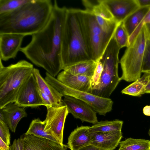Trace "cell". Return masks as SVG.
Masks as SVG:
<instances>
[{"instance_id":"cell-1","label":"cell","mask_w":150,"mask_h":150,"mask_svg":"<svg viewBox=\"0 0 150 150\" xmlns=\"http://www.w3.org/2000/svg\"><path fill=\"white\" fill-rule=\"evenodd\" d=\"M67 10L65 7L59 6L54 0L46 24L32 35L30 42L20 50L33 63L54 77L62 70V36Z\"/></svg>"},{"instance_id":"cell-2","label":"cell","mask_w":150,"mask_h":150,"mask_svg":"<svg viewBox=\"0 0 150 150\" xmlns=\"http://www.w3.org/2000/svg\"><path fill=\"white\" fill-rule=\"evenodd\" d=\"M53 6L51 0H31L14 11L0 14V34L32 35L46 24Z\"/></svg>"},{"instance_id":"cell-3","label":"cell","mask_w":150,"mask_h":150,"mask_svg":"<svg viewBox=\"0 0 150 150\" xmlns=\"http://www.w3.org/2000/svg\"><path fill=\"white\" fill-rule=\"evenodd\" d=\"M62 70L76 64L92 60L76 8L67 10L62 36Z\"/></svg>"},{"instance_id":"cell-4","label":"cell","mask_w":150,"mask_h":150,"mask_svg":"<svg viewBox=\"0 0 150 150\" xmlns=\"http://www.w3.org/2000/svg\"><path fill=\"white\" fill-rule=\"evenodd\" d=\"M34 68L32 64L25 60L4 67L0 59V109L15 102L20 89Z\"/></svg>"},{"instance_id":"cell-5","label":"cell","mask_w":150,"mask_h":150,"mask_svg":"<svg viewBox=\"0 0 150 150\" xmlns=\"http://www.w3.org/2000/svg\"><path fill=\"white\" fill-rule=\"evenodd\" d=\"M120 49L113 35L99 59L103 64V70L99 83L92 88L91 94L109 98L121 81L118 71Z\"/></svg>"},{"instance_id":"cell-6","label":"cell","mask_w":150,"mask_h":150,"mask_svg":"<svg viewBox=\"0 0 150 150\" xmlns=\"http://www.w3.org/2000/svg\"><path fill=\"white\" fill-rule=\"evenodd\" d=\"M76 9L90 57L96 62L100 58L114 34L104 32L92 13L85 10Z\"/></svg>"},{"instance_id":"cell-7","label":"cell","mask_w":150,"mask_h":150,"mask_svg":"<svg viewBox=\"0 0 150 150\" xmlns=\"http://www.w3.org/2000/svg\"><path fill=\"white\" fill-rule=\"evenodd\" d=\"M146 40L143 26L127 47L120 61L122 71L121 80L130 82L141 77Z\"/></svg>"},{"instance_id":"cell-8","label":"cell","mask_w":150,"mask_h":150,"mask_svg":"<svg viewBox=\"0 0 150 150\" xmlns=\"http://www.w3.org/2000/svg\"><path fill=\"white\" fill-rule=\"evenodd\" d=\"M45 79L63 96H70L89 105L97 113L105 115L112 109L113 102L109 98L101 97L85 92L76 90L64 85L47 72Z\"/></svg>"},{"instance_id":"cell-9","label":"cell","mask_w":150,"mask_h":150,"mask_svg":"<svg viewBox=\"0 0 150 150\" xmlns=\"http://www.w3.org/2000/svg\"><path fill=\"white\" fill-rule=\"evenodd\" d=\"M47 112L44 121L45 131L50 134L58 143H63L64 127L66 118L69 113L66 106L54 107L46 106Z\"/></svg>"},{"instance_id":"cell-10","label":"cell","mask_w":150,"mask_h":150,"mask_svg":"<svg viewBox=\"0 0 150 150\" xmlns=\"http://www.w3.org/2000/svg\"><path fill=\"white\" fill-rule=\"evenodd\" d=\"M14 103L25 108L45 105L33 72L20 89Z\"/></svg>"},{"instance_id":"cell-11","label":"cell","mask_w":150,"mask_h":150,"mask_svg":"<svg viewBox=\"0 0 150 150\" xmlns=\"http://www.w3.org/2000/svg\"><path fill=\"white\" fill-rule=\"evenodd\" d=\"M62 101L66 106L69 113L76 119L83 122L95 124L98 122L97 112L86 103L72 96H65Z\"/></svg>"},{"instance_id":"cell-12","label":"cell","mask_w":150,"mask_h":150,"mask_svg":"<svg viewBox=\"0 0 150 150\" xmlns=\"http://www.w3.org/2000/svg\"><path fill=\"white\" fill-rule=\"evenodd\" d=\"M100 0L118 23L123 22L140 7L137 0Z\"/></svg>"},{"instance_id":"cell-13","label":"cell","mask_w":150,"mask_h":150,"mask_svg":"<svg viewBox=\"0 0 150 150\" xmlns=\"http://www.w3.org/2000/svg\"><path fill=\"white\" fill-rule=\"evenodd\" d=\"M25 35L14 33L0 34V59L6 61L14 59L20 51Z\"/></svg>"},{"instance_id":"cell-14","label":"cell","mask_w":150,"mask_h":150,"mask_svg":"<svg viewBox=\"0 0 150 150\" xmlns=\"http://www.w3.org/2000/svg\"><path fill=\"white\" fill-rule=\"evenodd\" d=\"M91 132V144L101 150H114L119 145L122 137V131L106 133Z\"/></svg>"},{"instance_id":"cell-15","label":"cell","mask_w":150,"mask_h":150,"mask_svg":"<svg viewBox=\"0 0 150 150\" xmlns=\"http://www.w3.org/2000/svg\"><path fill=\"white\" fill-rule=\"evenodd\" d=\"M91 77L69 74L64 70L59 73L57 79L66 86L72 89L92 93Z\"/></svg>"},{"instance_id":"cell-16","label":"cell","mask_w":150,"mask_h":150,"mask_svg":"<svg viewBox=\"0 0 150 150\" xmlns=\"http://www.w3.org/2000/svg\"><path fill=\"white\" fill-rule=\"evenodd\" d=\"M24 150H67V145L32 134L23 137Z\"/></svg>"},{"instance_id":"cell-17","label":"cell","mask_w":150,"mask_h":150,"mask_svg":"<svg viewBox=\"0 0 150 150\" xmlns=\"http://www.w3.org/2000/svg\"><path fill=\"white\" fill-rule=\"evenodd\" d=\"M33 73L40 91L48 98L52 106L58 107L64 106L62 101L63 96L42 77L38 69L34 68Z\"/></svg>"},{"instance_id":"cell-18","label":"cell","mask_w":150,"mask_h":150,"mask_svg":"<svg viewBox=\"0 0 150 150\" xmlns=\"http://www.w3.org/2000/svg\"><path fill=\"white\" fill-rule=\"evenodd\" d=\"M89 126L77 127L71 132L68 138L67 146L71 150H78L91 144V132Z\"/></svg>"},{"instance_id":"cell-19","label":"cell","mask_w":150,"mask_h":150,"mask_svg":"<svg viewBox=\"0 0 150 150\" xmlns=\"http://www.w3.org/2000/svg\"><path fill=\"white\" fill-rule=\"evenodd\" d=\"M0 110L4 115L6 122L11 132L14 133L20 120L27 116L25 108L15 103H9Z\"/></svg>"},{"instance_id":"cell-20","label":"cell","mask_w":150,"mask_h":150,"mask_svg":"<svg viewBox=\"0 0 150 150\" xmlns=\"http://www.w3.org/2000/svg\"><path fill=\"white\" fill-rule=\"evenodd\" d=\"M150 9V6L140 7L122 22L129 38L135 31L139 33L141 29L140 25Z\"/></svg>"},{"instance_id":"cell-21","label":"cell","mask_w":150,"mask_h":150,"mask_svg":"<svg viewBox=\"0 0 150 150\" xmlns=\"http://www.w3.org/2000/svg\"><path fill=\"white\" fill-rule=\"evenodd\" d=\"M82 2L85 8V10L95 16L109 20H114L110 13L100 0H83Z\"/></svg>"},{"instance_id":"cell-22","label":"cell","mask_w":150,"mask_h":150,"mask_svg":"<svg viewBox=\"0 0 150 150\" xmlns=\"http://www.w3.org/2000/svg\"><path fill=\"white\" fill-rule=\"evenodd\" d=\"M96 64V62L91 60L76 64L64 70L69 74L83 75L92 78L94 74Z\"/></svg>"},{"instance_id":"cell-23","label":"cell","mask_w":150,"mask_h":150,"mask_svg":"<svg viewBox=\"0 0 150 150\" xmlns=\"http://www.w3.org/2000/svg\"><path fill=\"white\" fill-rule=\"evenodd\" d=\"M149 82L145 73L139 79L123 89L121 92L125 94L137 97H140L146 93V88Z\"/></svg>"},{"instance_id":"cell-24","label":"cell","mask_w":150,"mask_h":150,"mask_svg":"<svg viewBox=\"0 0 150 150\" xmlns=\"http://www.w3.org/2000/svg\"><path fill=\"white\" fill-rule=\"evenodd\" d=\"M123 121L118 120L112 121H101L90 127L91 132H110L122 131Z\"/></svg>"},{"instance_id":"cell-25","label":"cell","mask_w":150,"mask_h":150,"mask_svg":"<svg viewBox=\"0 0 150 150\" xmlns=\"http://www.w3.org/2000/svg\"><path fill=\"white\" fill-rule=\"evenodd\" d=\"M118 150H150V141L144 139L129 138L119 143Z\"/></svg>"},{"instance_id":"cell-26","label":"cell","mask_w":150,"mask_h":150,"mask_svg":"<svg viewBox=\"0 0 150 150\" xmlns=\"http://www.w3.org/2000/svg\"><path fill=\"white\" fill-rule=\"evenodd\" d=\"M45 124L39 118L32 120L25 135L32 134L35 137L50 139L58 142L50 134L45 131Z\"/></svg>"},{"instance_id":"cell-27","label":"cell","mask_w":150,"mask_h":150,"mask_svg":"<svg viewBox=\"0 0 150 150\" xmlns=\"http://www.w3.org/2000/svg\"><path fill=\"white\" fill-rule=\"evenodd\" d=\"M31 0H0V14L8 13L20 8Z\"/></svg>"},{"instance_id":"cell-28","label":"cell","mask_w":150,"mask_h":150,"mask_svg":"<svg viewBox=\"0 0 150 150\" xmlns=\"http://www.w3.org/2000/svg\"><path fill=\"white\" fill-rule=\"evenodd\" d=\"M117 44L120 49L129 45V37L122 22L119 23L114 34Z\"/></svg>"},{"instance_id":"cell-29","label":"cell","mask_w":150,"mask_h":150,"mask_svg":"<svg viewBox=\"0 0 150 150\" xmlns=\"http://www.w3.org/2000/svg\"><path fill=\"white\" fill-rule=\"evenodd\" d=\"M142 72H150V40L147 39L145 49Z\"/></svg>"},{"instance_id":"cell-30","label":"cell","mask_w":150,"mask_h":150,"mask_svg":"<svg viewBox=\"0 0 150 150\" xmlns=\"http://www.w3.org/2000/svg\"><path fill=\"white\" fill-rule=\"evenodd\" d=\"M96 67L91 80V85L92 89L99 84L103 70V65L100 60L96 62Z\"/></svg>"},{"instance_id":"cell-31","label":"cell","mask_w":150,"mask_h":150,"mask_svg":"<svg viewBox=\"0 0 150 150\" xmlns=\"http://www.w3.org/2000/svg\"><path fill=\"white\" fill-rule=\"evenodd\" d=\"M8 127L6 122L0 120V138L9 146L10 145L11 135Z\"/></svg>"},{"instance_id":"cell-32","label":"cell","mask_w":150,"mask_h":150,"mask_svg":"<svg viewBox=\"0 0 150 150\" xmlns=\"http://www.w3.org/2000/svg\"><path fill=\"white\" fill-rule=\"evenodd\" d=\"M10 147L11 150H24L23 137L15 139Z\"/></svg>"},{"instance_id":"cell-33","label":"cell","mask_w":150,"mask_h":150,"mask_svg":"<svg viewBox=\"0 0 150 150\" xmlns=\"http://www.w3.org/2000/svg\"><path fill=\"white\" fill-rule=\"evenodd\" d=\"M140 7L150 6V0H137Z\"/></svg>"},{"instance_id":"cell-34","label":"cell","mask_w":150,"mask_h":150,"mask_svg":"<svg viewBox=\"0 0 150 150\" xmlns=\"http://www.w3.org/2000/svg\"><path fill=\"white\" fill-rule=\"evenodd\" d=\"M78 150H101L95 146L90 144L82 147Z\"/></svg>"},{"instance_id":"cell-35","label":"cell","mask_w":150,"mask_h":150,"mask_svg":"<svg viewBox=\"0 0 150 150\" xmlns=\"http://www.w3.org/2000/svg\"><path fill=\"white\" fill-rule=\"evenodd\" d=\"M0 150H11L10 147L0 138Z\"/></svg>"},{"instance_id":"cell-36","label":"cell","mask_w":150,"mask_h":150,"mask_svg":"<svg viewBox=\"0 0 150 150\" xmlns=\"http://www.w3.org/2000/svg\"><path fill=\"white\" fill-rule=\"evenodd\" d=\"M147 39L150 40V23L144 25Z\"/></svg>"},{"instance_id":"cell-37","label":"cell","mask_w":150,"mask_h":150,"mask_svg":"<svg viewBox=\"0 0 150 150\" xmlns=\"http://www.w3.org/2000/svg\"><path fill=\"white\" fill-rule=\"evenodd\" d=\"M143 114L147 116H150V105H147L144 106L143 109Z\"/></svg>"},{"instance_id":"cell-38","label":"cell","mask_w":150,"mask_h":150,"mask_svg":"<svg viewBox=\"0 0 150 150\" xmlns=\"http://www.w3.org/2000/svg\"><path fill=\"white\" fill-rule=\"evenodd\" d=\"M142 23L144 25L146 23H150V9L143 19Z\"/></svg>"},{"instance_id":"cell-39","label":"cell","mask_w":150,"mask_h":150,"mask_svg":"<svg viewBox=\"0 0 150 150\" xmlns=\"http://www.w3.org/2000/svg\"><path fill=\"white\" fill-rule=\"evenodd\" d=\"M150 92V81H149L146 87V93H147Z\"/></svg>"},{"instance_id":"cell-40","label":"cell","mask_w":150,"mask_h":150,"mask_svg":"<svg viewBox=\"0 0 150 150\" xmlns=\"http://www.w3.org/2000/svg\"><path fill=\"white\" fill-rule=\"evenodd\" d=\"M0 120L6 122L4 115L1 110H0Z\"/></svg>"},{"instance_id":"cell-41","label":"cell","mask_w":150,"mask_h":150,"mask_svg":"<svg viewBox=\"0 0 150 150\" xmlns=\"http://www.w3.org/2000/svg\"><path fill=\"white\" fill-rule=\"evenodd\" d=\"M145 73L147 76L149 81H150V72L146 73Z\"/></svg>"},{"instance_id":"cell-42","label":"cell","mask_w":150,"mask_h":150,"mask_svg":"<svg viewBox=\"0 0 150 150\" xmlns=\"http://www.w3.org/2000/svg\"><path fill=\"white\" fill-rule=\"evenodd\" d=\"M148 133L149 136V137H150V127H149V131H148Z\"/></svg>"},{"instance_id":"cell-43","label":"cell","mask_w":150,"mask_h":150,"mask_svg":"<svg viewBox=\"0 0 150 150\" xmlns=\"http://www.w3.org/2000/svg\"><path fill=\"white\" fill-rule=\"evenodd\" d=\"M150 93V92H148L146 93Z\"/></svg>"}]
</instances>
